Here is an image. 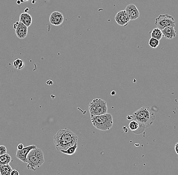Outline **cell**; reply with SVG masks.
<instances>
[{
	"mask_svg": "<svg viewBox=\"0 0 178 175\" xmlns=\"http://www.w3.org/2000/svg\"><path fill=\"white\" fill-rule=\"evenodd\" d=\"M78 137L72 131L67 128L58 131L53 137L54 145L58 152L65 150L77 142Z\"/></svg>",
	"mask_w": 178,
	"mask_h": 175,
	"instance_id": "6da1fadb",
	"label": "cell"
},
{
	"mask_svg": "<svg viewBox=\"0 0 178 175\" xmlns=\"http://www.w3.org/2000/svg\"><path fill=\"white\" fill-rule=\"evenodd\" d=\"M130 117V120L137 121L145 128L150 126L155 119L154 113L149 108L146 107H143L137 110Z\"/></svg>",
	"mask_w": 178,
	"mask_h": 175,
	"instance_id": "7a4b0ae2",
	"label": "cell"
},
{
	"mask_svg": "<svg viewBox=\"0 0 178 175\" xmlns=\"http://www.w3.org/2000/svg\"><path fill=\"white\" fill-rule=\"evenodd\" d=\"M93 126L99 130L106 131L110 130L113 124V117L110 113L98 116H91Z\"/></svg>",
	"mask_w": 178,
	"mask_h": 175,
	"instance_id": "3957f363",
	"label": "cell"
},
{
	"mask_svg": "<svg viewBox=\"0 0 178 175\" xmlns=\"http://www.w3.org/2000/svg\"><path fill=\"white\" fill-rule=\"evenodd\" d=\"M44 162V154L42 149L35 148L30 150L27 157L28 169L35 170L36 168L41 167Z\"/></svg>",
	"mask_w": 178,
	"mask_h": 175,
	"instance_id": "277c9868",
	"label": "cell"
},
{
	"mask_svg": "<svg viewBox=\"0 0 178 175\" xmlns=\"http://www.w3.org/2000/svg\"><path fill=\"white\" fill-rule=\"evenodd\" d=\"M106 102L101 98H95L89 106V111L91 116H98L107 112Z\"/></svg>",
	"mask_w": 178,
	"mask_h": 175,
	"instance_id": "5b68a950",
	"label": "cell"
},
{
	"mask_svg": "<svg viewBox=\"0 0 178 175\" xmlns=\"http://www.w3.org/2000/svg\"><path fill=\"white\" fill-rule=\"evenodd\" d=\"M155 25L160 30L167 27H175V20L173 16L168 14L160 15L155 18Z\"/></svg>",
	"mask_w": 178,
	"mask_h": 175,
	"instance_id": "8992f818",
	"label": "cell"
},
{
	"mask_svg": "<svg viewBox=\"0 0 178 175\" xmlns=\"http://www.w3.org/2000/svg\"><path fill=\"white\" fill-rule=\"evenodd\" d=\"M14 28L16 36L19 39H24L28 35V28L24 24L19 21L14 24Z\"/></svg>",
	"mask_w": 178,
	"mask_h": 175,
	"instance_id": "52a82bcc",
	"label": "cell"
},
{
	"mask_svg": "<svg viewBox=\"0 0 178 175\" xmlns=\"http://www.w3.org/2000/svg\"><path fill=\"white\" fill-rule=\"evenodd\" d=\"M114 19L118 25L124 27L127 26L130 21L129 16L125 10L118 12L114 17Z\"/></svg>",
	"mask_w": 178,
	"mask_h": 175,
	"instance_id": "ba28073f",
	"label": "cell"
},
{
	"mask_svg": "<svg viewBox=\"0 0 178 175\" xmlns=\"http://www.w3.org/2000/svg\"><path fill=\"white\" fill-rule=\"evenodd\" d=\"M64 19V16L62 13L58 11H55L50 15L49 21L52 25L59 26L63 23Z\"/></svg>",
	"mask_w": 178,
	"mask_h": 175,
	"instance_id": "9c48e42d",
	"label": "cell"
},
{
	"mask_svg": "<svg viewBox=\"0 0 178 175\" xmlns=\"http://www.w3.org/2000/svg\"><path fill=\"white\" fill-rule=\"evenodd\" d=\"M37 147L34 145H31L24 148L21 150H18L16 151V157L19 160L24 162H26L27 157L30 150L34 149Z\"/></svg>",
	"mask_w": 178,
	"mask_h": 175,
	"instance_id": "30bf717a",
	"label": "cell"
},
{
	"mask_svg": "<svg viewBox=\"0 0 178 175\" xmlns=\"http://www.w3.org/2000/svg\"><path fill=\"white\" fill-rule=\"evenodd\" d=\"M125 11L128 13L130 20H135L140 17V12L137 7L134 4H129L125 8Z\"/></svg>",
	"mask_w": 178,
	"mask_h": 175,
	"instance_id": "8fae6325",
	"label": "cell"
},
{
	"mask_svg": "<svg viewBox=\"0 0 178 175\" xmlns=\"http://www.w3.org/2000/svg\"><path fill=\"white\" fill-rule=\"evenodd\" d=\"M162 31L163 37L166 39H173L176 37L177 32L174 27H167L163 29Z\"/></svg>",
	"mask_w": 178,
	"mask_h": 175,
	"instance_id": "7c38bea8",
	"label": "cell"
},
{
	"mask_svg": "<svg viewBox=\"0 0 178 175\" xmlns=\"http://www.w3.org/2000/svg\"><path fill=\"white\" fill-rule=\"evenodd\" d=\"M128 127L131 131L134 133H137V132L138 131V134H139V131H141V133H142L146 129L144 126L140 124L139 122L134 120H133L132 121L130 122L128 124Z\"/></svg>",
	"mask_w": 178,
	"mask_h": 175,
	"instance_id": "4fadbf2b",
	"label": "cell"
},
{
	"mask_svg": "<svg viewBox=\"0 0 178 175\" xmlns=\"http://www.w3.org/2000/svg\"><path fill=\"white\" fill-rule=\"evenodd\" d=\"M19 21L29 28L32 24L33 18L30 14L27 13H23L20 15Z\"/></svg>",
	"mask_w": 178,
	"mask_h": 175,
	"instance_id": "5bb4252c",
	"label": "cell"
},
{
	"mask_svg": "<svg viewBox=\"0 0 178 175\" xmlns=\"http://www.w3.org/2000/svg\"><path fill=\"white\" fill-rule=\"evenodd\" d=\"M150 35L151 38H155L159 41H160L163 37L162 31L157 28L153 29L151 32Z\"/></svg>",
	"mask_w": 178,
	"mask_h": 175,
	"instance_id": "9a60e30c",
	"label": "cell"
},
{
	"mask_svg": "<svg viewBox=\"0 0 178 175\" xmlns=\"http://www.w3.org/2000/svg\"><path fill=\"white\" fill-rule=\"evenodd\" d=\"M11 161H12L11 157L8 153L0 156V166L9 164Z\"/></svg>",
	"mask_w": 178,
	"mask_h": 175,
	"instance_id": "2e32d148",
	"label": "cell"
},
{
	"mask_svg": "<svg viewBox=\"0 0 178 175\" xmlns=\"http://www.w3.org/2000/svg\"><path fill=\"white\" fill-rule=\"evenodd\" d=\"M12 169L9 164L0 166V174L1 175H10L12 172Z\"/></svg>",
	"mask_w": 178,
	"mask_h": 175,
	"instance_id": "e0dca14e",
	"label": "cell"
},
{
	"mask_svg": "<svg viewBox=\"0 0 178 175\" xmlns=\"http://www.w3.org/2000/svg\"><path fill=\"white\" fill-rule=\"evenodd\" d=\"M77 148V143H76L75 145H73L72 147L68 148V149H66V150H61L60 152L63 153L64 154H67V155H69V156H72L73 154H75L76 152Z\"/></svg>",
	"mask_w": 178,
	"mask_h": 175,
	"instance_id": "ac0fdd59",
	"label": "cell"
},
{
	"mask_svg": "<svg viewBox=\"0 0 178 175\" xmlns=\"http://www.w3.org/2000/svg\"><path fill=\"white\" fill-rule=\"evenodd\" d=\"M13 65L17 69H21L24 66V63L21 59H16L13 61Z\"/></svg>",
	"mask_w": 178,
	"mask_h": 175,
	"instance_id": "d6986e66",
	"label": "cell"
},
{
	"mask_svg": "<svg viewBox=\"0 0 178 175\" xmlns=\"http://www.w3.org/2000/svg\"><path fill=\"white\" fill-rule=\"evenodd\" d=\"M148 45L152 48H156L160 45V41L153 38H151L148 41Z\"/></svg>",
	"mask_w": 178,
	"mask_h": 175,
	"instance_id": "ffe728a7",
	"label": "cell"
},
{
	"mask_svg": "<svg viewBox=\"0 0 178 175\" xmlns=\"http://www.w3.org/2000/svg\"><path fill=\"white\" fill-rule=\"evenodd\" d=\"M6 153H7V149L5 146L0 145V156L5 154Z\"/></svg>",
	"mask_w": 178,
	"mask_h": 175,
	"instance_id": "44dd1931",
	"label": "cell"
},
{
	"mask_svg": "<svg viewBox=\"0 0 178 175\" xmlns=\"http://www.w3.org/2000/svg\"><path fill=\"white\" fill-rule=\"evenodd\" d=\"M19 173L16 170H12V172H11V175H19Z\"/></svg>",
	"mask_w": 178,
	"mask_h": 175,
	"instance_id": "7402d4cb",
	"label": "cell"
},
{
	"mask_svg": "<svg viewBox=\"0 0 178 175\" xmlns=\"http://www.w3.org/2000/svg\"><path fill=\"white\" fill-rule=\"evenodd\" d=\"M24 148V144L22 143H20L19 144H18V147H17V149H18V150H21V149H23Z\"/></svg>",
	"mask_w": 178,
	"mask_h": 175,
	"instance_id": "603a6c76",
	"label": "cell"
},
{
	"mask_svg": "<svg viewBox=\"0 0 178 175\" xmlns=\"http://www.w3.org/2000/svg\"><path fill=\"white\" fill-rule=\"evenodd\" d=\"M175 150L176 153L178 155V142L175 144Z\"/></svg>",
	"mask_w": 178,
	"mask_h": 175,
	"instance_id": "cb8c5ba5",
	"label": "cell"
},
{
	"mask_svg": "<svg viewBox=\"0 0 178 175\" xmlns=\"http://www.w3.org/2000/svg\"><path fill=\"white\" fill-rule=\"evenodd\" d=\"M23 1H28L29 0H23Z\"/></svg>",
	"mask_w": 178,
	"mask_h": 175,
	"instance_id": "d4e9b609",
	"label": "cell"
}]
</instances>
